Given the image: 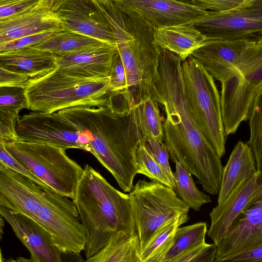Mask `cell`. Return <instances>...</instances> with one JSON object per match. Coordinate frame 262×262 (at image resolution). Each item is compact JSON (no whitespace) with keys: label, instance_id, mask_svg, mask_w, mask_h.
I'll list each match as a JSON object with an SVG mask.
<instances>
[{"label":"cell","instance_id":"6da1fadb","mask_svg":"<svg viewBox=\"0 0 262 262\" xmlns=\"http://www.w3.org/2000/svg\"><path fill=\"white\" fill-rule=\"evenodd\" d=\"M182 63L174 55L160 58L151 97L165 114L163 141L171 160L195 176L204 191L215 195L220 191L224 167L195 125L184 89Z\"/></svg>","mask_w":262,"mask_h":262},{"label":"cell","instance_id":"7a4b0ae2","mask_svg":"<svg viewBox=\"0 0 262 262\" xmlns=\"http://www.w3.org/2000/svg\"><path fill=\"white\" fill-rule=\"evenodd\" d=\"M0 206L37 224L60 251H84L85 232L74 201L44 189L1 162Z\"/></svg>","mask_w":262,"mask_h":262},{"label":"cell","instance_id":"3957f363","mask_svg":"<svg viewBox=\"0 0 262 262\" xmlns=\"http://www.w3.org/2000/svg\"><path fill=\"white\" fill-rule=\"evenodd\" d=\"M86 236V259L95 255L117 232H136L129 194L113 187L89 164L73 200Z\"/></svg>","mask_w":262,"mask_h":262},{"label":"cell","instance_id":"277c9868","mask_svg":"<svg viewBox=\"0 0 262 262\" xmlns=\"http://www.w3.org/2000/svg\"><path fill=\"white\" fill-rule=\"evenodd\" d=\"M119 7L121 11L111 28L126 70L129 89L136 104L151 96L160 48L153 43L155 28L136 14Z\"/></svg>","mask_w":262,"mask_h":262},{"label":"cell","instance_id":"5b68a950","mask_svg":"<svg viewBox=\"0 0 262 262\" xmlns=\"http://www.w3.org/2000/svg\"><path fill=\"white\" fill-rule=\"evenodd\" d=\"M26 108L52 114L76 106L109 107L108 78L77 77L58 69L30 79L25 89Z\"/></svg>","mask_w":262,"mask_h":262},{"label":"cell","instance_id":"8992f818","mask_svg":"<svg viewBox=\"0 0 262 262\" xmlns=\"http://www.w3.org/2000/svg\"><path fill=\"white\" fill-rule=\"evenodd\" d=\"M182 72L195 125L221 158L225 153L226 137L222 117L221 96L214 79L191 55L182 61Z\"/></svg>","mask_w":262,"mask_h":262},{"label":"cell","instance_id":"52a82bcc","mask_svg":"<svg viewBox=\"0 0 262 262\" xmlns=\"http://www.w3.org/2000/svg\"><path fill=\"white\" fill-rule=\"evenodd\" d=\"M3 143L14 159L54 191L74 199L83 169L67 155L66 149L49 144L19 140Z\"/></svg>","mask_w":262,"mask_h":262},{"label":"cell","instance_id":"ba28073f","mask_svg":"<svg viewBox=\"0 0 262 262\" xmlns=\"http://www.w3.org/2000/svg\"><path fill=\"white\" fill-rule=\"evenodd\" d=\"M129 196L140 250L157 229L190 208L173 189L155 181L138 180Z\"/></svg>","mask_w":262,"mask_h":262},{"label":"cell","instance_id":"9c48e42d","mask_svg":"<svg viewBox=\"0 0 262 262\" xmlns=\"http://www.w3.org/2000/svg\"><path fill=\"white\" fill-rule=\"evenodd\" d=\"M262 86V40L250 50L221 84V107L226 137L249 119L255 94Z\"/></svg>","mask_w":262,"mask_h":262},{"label":"cell","instance_id":"30bf717a","mask_svg":"<svg viewBox=\"0 0 262 262\" xmlns=\"http://www.w3.org/2000/svg\"><path fill=\"white\" fill-rule=\"evenodd\" d=\"M206 40H262V0H243L228 10L191 21Z\"/></svg>","mask_w":262,"mask_h":262},{"label":"cell","instance_id":"8fae6325","mask_svg":"<svg viewBox=\"0 0 262 262\" xmlns=\"http://www.w3.org/2000/svg\"><path fill=\"white\" fill-rule=\"evenodd\" d=\"M54 12L64 31L117 47L114 32L93 0H56Z\"/></svg>","mask_w":262,"mask_h":262},{"label":"cell","instance_id":"7c38bea8","mask_svg":"<svg viewBox=\"0 0 262 262\" xmlns=\"http://www.w3.org/2000/svg\"><path fill=\"white\" fill-rule=\"evenodd\" d=\"M262 195V172L239 184L210 213L207 235L216 246L239 216Z\"/></svg>","mask_w":262,"mask_h":262},{"label":"cell","instance_id":"4fadbf2b","mask_svg":"<svg viewBox=\"0 0 262 262\" xmlns=\"http://www.w3.org/2000/svg\"><path fill=\"white\" fill-rule=\"evenodd\" d=\"M115 3L144 19L155 29L191 22L207 14L202 8L185 1L118 0Z\"/></svg>","mask_w":262,"mask_h":262},{"label":"cell","instance_id":"5bb4252c","mask_svg":"<svg viewBox=\"0 0 262 262\" xmlns=\"http://www.w3.org/2000/svg\"><path fill=\"white\" fill-rule=\"evenodd\" d=\"M259 41L207 40L191 55L222 84Z\"/></svg>","mask_w":262,"mask_h":262},{"label":"cell","instance_id":"9a60e30c","mask_svg":"<svg viewBox=\"0 0 262 262\" xmlns=\"http://www.w3.org/2000/svg\"><path fill=\"white\" fill-rule=\"evenodd\" d=\"M262 244V195L244 212L216 246L214 261Z\"/></svg>","mask_w":262,"mask_h":262},{"label":"cell","instance_id":"2e32d148","mask_svg":"<svg viewBox=\"0 0 262 262\" xmlns=\"http://www.w3.org/2000/svg\"><path fill=\"white\" fill-rule=\"evenodd\" d=\"M56 2V0H39L29 11L0 21V43L36 34L64 31L54 12Z\"/></svg>","mask_w":262,"mask_h":262},{"label":"cell","instance_id":"e0dca14e","mask_svg":"<svg viewBox=\"0 0 262 262\" xmlns=\"http://www.w3.org/2000/svg\"><path fill=\"white\" fill-rule=\"evenodd\" d=\"M0 214L29 250L34 262H61V251L37 224L25 215L2 206Z\"/></svg>","mask_w":262,"mask_h":262},{"label":"cell","instance_id":"ac0fdd59","mask_svg":"<svg viewBox=\"0 0 262 262\" xmlns=\"http://www.w3.org/2000/svg\"><path fill=\"white\" fill-rule=\"evenodd\" d=\"M117 47L102 43L76 54L55 56L58 70L71 76L91 79L108 78Z\"/></svg>","mask_w":262,"mask_h":262},{"label":"cell","instance_id":"d6986e66","mask_svg":"<svg viewBox=\"0 0 262 262\" xmlns=\"http://www.w3.org/2000/svg\"><path fill=\"white\" fill-rule=\"evenodd\" d=\"M206 40V37L188 22L156 28L153 43L160 49L174 53L184 61Z\"/></svg>","mask_w":262,"mask_h":262},{"label":"cell","instance_id":"ffe728a7","mask_svg":"<svg viewBox=\"0 0 262 262\" xmlns=\"http://www.w3.org/2000/svg\"><path fill=\"white\" fill-rule=\"evenodd\" d=\"M0 68L19 73L30 79L46 75L57 68L55 57L34 47L0 52Z\"/></svg>","mask_w":262,"mask_h":262},{"label":"cell","instance_id":"44dd1931","mask_svg":"<svg viewBox=\"0 0 262 262\" xmlns=\"http://www.w3.org/2000/svg\"><path fill=\"white\" fill-rule=\"evenodd\" d=\"M258 172L256 161L250 146L239 141L223 168L217 203L224 201L242 182Z\"/></svg>","mask_w":262,"mask_h":262},{"label":"cell","instance_id":"7402d4cb","mask_svg":"<svg viewBox=\"0 0 262 262\" xmlns=\"http://www.w3.org/2000/svg\"><path fill=\"white\" fill-rule=\"evenodd\" d=\"M140 244L136 233L118 231L108 243L88 262H142Z\"/></svg>","mask_w":262,"mask_h":262},{"label":"cell","instance_id":"603a6c76","mask_svg":"<svg viewBox=\"0 0 262 262\" xmlns=\"http://www.w3.org/2000/svg\"><path fill=\"white\" fill-rule=\"evenodd\" d=\"M102 43L104 42L79 34L61 31L53 34L34 47L49 52L54 56H62L81 52Z\"/></svg>","mask_w":262,"mask_h":262},{"label":"cell","instance_id":"cb8c5ba5","mask_svg":"<svg viewBox=\"0 0 262 262\" xmlns=\"http://www.w3.org/2000/svg\"><path fill=\"white\" fill-rule=\"evenodd\" d=\"M175 164L174 190L190 208L199 211L203 205L211 201L209 196L197 188L192 174L185 167L178 162Z\"/></svg>","mask_w":262,"mask_h":262},{"label":"cell","instance_id":"d4e9b609","mask_svg":"<svg viewBox=\"0 0 262 262\" xmlns=\"http://www.w3.org/2000/svg\"><path fill=\"white\" fill-rule=\"evenodd\" d=\"M207 224L199 222L179 227L173 236V244L161 262H168L180 253L206 243Z\"/></svg>","mask_w":262,"mask_h":262},{"label":"cell","instance_id":"484cf974","mask_svg":"<svg viewBox=\"0 0 262 262\" xmlns=\"http://www.w3.org/2000/svg\"><path fill=\"white\" fill-rule=\"evenodd\" d=\"M135 107L142 136L150 135L160 142H164L163 123L159 104L150 96L141 100Z\"/></svg>","mask_w":262,"mask_h":262},{"label":"cell","instance_id":"4316f807","mask_svg":"<svg viewBox=\"0 0 262 262\" xmlns=\"http://www.w3.org/2000/svg\"><path fill=\"white\" fill-rule=\"evenodd\" d=\"M248 120L250 138L247 144L252 151L257 170L262 172V86L255 94Z\"/></svg>","mask_w":262,"mask_h":262},{"label":"cell","instance_id":"83f0119b","mask_svg":"<svg viewBox=\"0 0 262 262\" xmlns=\"http://www.w3.org/2000/svg\"><path fill=\"white\" fill-rule=\"evenodd\" d=\"M136 165L137 173L149 178L151 181L159 182L174 189L172 180L162 166L152 157L142 143L139 144L136 153Z\"/></svg>","mask_w":262,"mask_h":262},{"label":"cell","instance_id":"f1b7e54d","mask_svg":"<svg viewBox=\"0 0 262 262\" xmlns=\"http://www.w3.org/2000/svg\"><path fill=\"white\" fill-rule=\"evenodd\" d=\"M188 215L184 214L168 221L157 229L146 245L140 251L142 262H145L156 250L169 238L173 236L182 225L187 222Z\"/></svg>","mask_w":262,"mask_h":262},{"label":"cell","instance_id":"f546056e","mask_svg":"<svg viewBox=\"0 0 262 262\" xmlns=\"http://www.w3.org/2000/svg\"><path fill=\"white\" fill-rule=\"evenodd\" d=\"M25 89L14 87H0V110L18 115L19 111L27 107Z\"/></svg>","mask_w":262,"mask_h":262},{"label":"cell","instance_id":"4dcf8cb0","mask_svg":"<svg viewBox=\"0 0 262 262\" xmlns=\"http://www.w3.org/2000/svg\"><path fill=\"white\" fill-rule=\"evenodd\" d=\"M142 143L152 157L162 166L170 177L174 181L169 163V152L164 142H160L150 135L142 137Z\"/></svg>","mask_w":262,"mask_h":262},{"label":"cell","instance_id":"1f68e13d","mask_svg":"<svg viewBox=\"0 0 262 262\" xmlns=\"http://www.w3.org/2000/svg\"><path fill=\"white\" fill-rule=\"evenodd\" d=\"M39 0H0V21L10 19L29 11Z\"/></svg>","mask_w":262,"mask_h":262},{"label":"cell","instance_id":"d6a6232c","mask_svg":"<svg viewBox=\"0 0 262 262\" xmlns=\"http://www.w3.org/2000/svg\"><path fill=\"white\" fill-rule=\"evenodd\" d=\"M0 162L10 169L30 179L37 185L48 191H53L47 185L35 176L26 167L14 159L6 150L4 144L0 142Z\"/></svg>","mask_w":262,"mask_h":262},{"label":"cell","instance_id":"836d02e7","mask_svg":"<svg viewBox=\"0 0 262 262\" xmlns=\"http://www.w3.org/2000/svg\"><path fill=\"white\" fill-rule=\"evenodd\" d=\"M19 117L12 112L0 110V142L7 143L18 141L16 124Z\"/></svg>","mask_w":262,"mask_h":262},{"label":"cell","instance_id":"e575fe53","mask_svg":"<svg viewBox=\"0 0 262 262\" xmlns=\"http://www.w3.org/2000/svg\"><path fill=\"white\" fill-rule=\"evenodd\" d=\"M55 33L57 32H48L36 34L0 43V52L13 51L29 47H35L47 40Z\"/></svg>","mask_w":262,"mask_h":262},{"label":"cell","instance_id":"d590c367","mask_svg":"<svg viewBox=\"0 0 262 262\" xmlns=\"http://www.w3.org/2000/svg\"><path fill=\"white\" fill-rule=\"evenodd\" d=\"M193 5L211 12H223L240 4L243 0H188Z\"/></svg>","mask_w":262,"mask_h":262},{"label":"cell","instance_id":"8d00e7d4","mask_svg":"<svg viewBox=\"0 0 262 262\" xmlns=\"http://www.w3.org/2000/svg\"><path fill=\"white\" fill-rule=\"evenodd\" d=\"M30 78L23 74L0 68V87L25 89Z\"/></svg>","mask_w":262,"mask_h":262},{"label":"cell","instance_id":"74e56055","mask_svg":"<svg viewBox=\"0 0 262 262\" xmlns=\"http://www.w3.org/2000/svg\"><path fill=\"white\" fill-rule=\"evenodd\" d=\"M214 262H262V244L230 257Z\"/></svg>","mask_w":262,"mask_h":262},{"label":"cell","instance_id":"f35d334b","mask_svg":"<svg viewBox=\"0 0 262 262\" xmlns=\"http://www.w3.org/2000/svg\"><path fill=\"white\" fill-rule=\"evenodd\" d=\"M209 245L206 243L200 245L180 253L168 262H189Z\"/></svg>","mask_w":262,"mask_h":262},{"label":"cell","instance_id":"ab89813d","mask_svg":"<svg viewBox=\"0 0 262 262\" xmlns=\"http://www.w3.org/2000/svg\"><path fill=\"white\" fill-rule=\"evenodd\" d=\"M216 246L214 244L210 245L189 262H214Z\"/></svg>","mask_w":262,"mask_h":262},{"label":"cell","instance_id":"60d3db41","mask_svg":"<svg viewBox=\"0 0 262 262\" xmlns=\"http://www.w3.org/2000/svg\"><path fill=\"white\" fill-rule=\"evenodd\" d=\"M173 236L159 247L145 262H161L173 244Z\"/></svg>","mask_w":262,"mask_h":262},{"label":"cell","instance_id":"b9f144b4","mask_svg":"<svg viewBox=\"0 0 262 262\" xmlns=\"http://www.w3.org/2000/svg\"><path fill=\"white\" fill-rule=\"evenodd\" d=\"M61 262H88L80 253L61 252Z\"/></svg>","mask_w":262,"mask_h":262},{"label":"cell","instance_id":"7bdbcfd3","mask_svg":"<svg viewBox=\"0 0 262 262\" xmlns=\"http://www.w3.org/2000/svg\"><path fill=\"white\" fill-rule=\"evenodd\" d=\"M18 262H34L31 258H27L23 256H18L16 258Z\"/></svg>","mask_w":262,"mask_h":262},{"label":"cell","instance_id":"ee69618b","mask_svg":"<svg viewBox=\"0 0 262 262\" xmlns=\"http://www.w3.org/2000/svg\"><path fill=\"white\" fill-rule=\"evenodd\" d=\"M4 219L2 216L1 215V222H0V234H1V238L2 237L3 234V227L4 225Z\"/></svg>","mask_w":262,"mask_h":262},{"label":"cell","instance_id":"f6af8a7d","mask_svg":"<svg viewBox=\"0 0 262 262\" xmlns=\"http://www.w3.org/2000/svg\"><path fill=\"white\" fill-rule=\"evenodd\" d=\"M6 262H18L16 259H13L12 258H9L7 259H6Z\"/></svg>","mask_w":262,"mask_h":262},{"label":"cell","instance_id":"bcb514c9","mask_svg":"<svg viewBox=\"0 0 262 262\" xmlns=\"http://www.w3.org/2000/svg\"><path fill=\"white\" fill-rule=\"evenodd\" d=\"M1 262H6V259L3 256L2 250H1Z\"/></svg>","mask_w":262,"mask_h":262}]
</instances>
